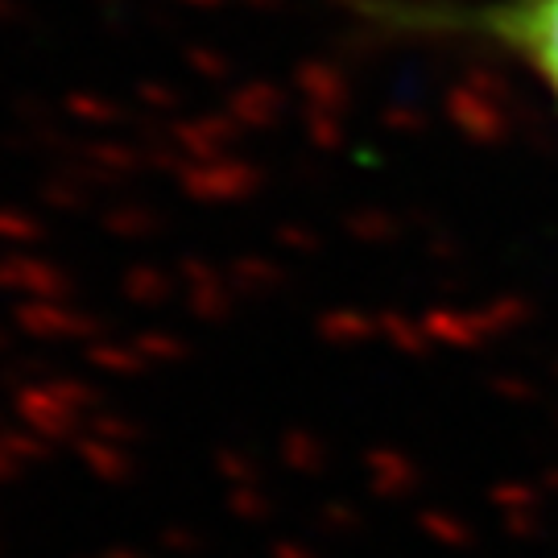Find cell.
<instances>
[{
  "instance_id": "6da1fadb",
  "label": "cell",
  "mask_w": 558,
  "mask_h": 558,
  "mask_svg": "<svg viewBox=\"0 0 558 558\" xmlns=\"http://www.w3.org/2000/svg\"><path fill=\"white\" fill-rule=\"evenodd\" d=\"M373 17L389 29L463 38L521 62L558 104V0H393Z\"/></svg>"
}]
</instances>
